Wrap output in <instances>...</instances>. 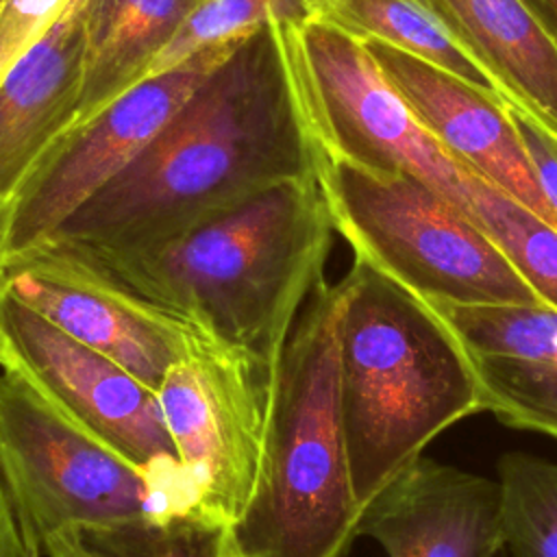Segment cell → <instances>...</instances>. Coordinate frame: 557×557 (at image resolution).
I'll return each instance as SVG.
<instances>
[{
	"label": "cell",
	"mask_w": 557,
	"mask_h": 557,
	"mask_svg": "<svg viewBox=\"0 0 557 557\" xmlns=\"http://www.w3.org/2000/svg\"><path fill=\"white\" fill-rule=\"evenodd\" d=\"M44 557H244L231 522L196 509L54 533Z\"/></svg>",
	"instance_id": "cell-18"
},
{
	"label": "cell",
	"mask_w": 557,
	"mask_h": 557,
	"mask_svg": "<svg viewBox=\"0 0 557 557\" xmlns=\"http://www.w3.org/2000/svg\"><path fill=\"white\" fill-rule=\"evenodd\" d=\"M200 2L89 0L85 78L74 126L91 120L124 91L141 83L161 50Z\"/></svg>",
	"instance_id": "cell-17"
},
{
	"label": "cell",
	"mask_w": 557,
	"mask_h": 557,
	"mask_svg": "<svg viewBox=\"0 0 557 557\" xmlns=\"http://www.w3.org/2000/svg\"><path fill=\"white\" fill-rule=\"evenodd\" d=\"M337 285L339 411L363 509L483 400L463 348L424 298L357 257Z\"/></svg>",
	"instance_id": "cell-3"
},
{
	"label": "cell",
	"mask_w": 557,
	"mask_h": 557,
	"mask_svg": "<svg viewBox=\"0 0 557 557\" xmlns=\"http://www.w3.org/2000/svg\"><path fill=\"white\" fill-rule=\"evenodd\" d=\"M524 2L557 39V0H524Z\"/></svg>",
	"instance_id": "cell-26"
},
{
	"label": "cell",
	"mask_w": 557,
	"mask_h": 557,
	"mask_svg": "<svg viewBox=\"0 0 557 557\" xmlns=\"http://www.w3.org/2000/svg\"><path fill=\"white\" fill-rule=\"evenodd\" d=\"M333 233L313 174L272 185L150 246L85 248L272 387L296 318L324 278Z\"/></svg>",
	"instance_id": "cell-2"
},
{
	"label": "cell",
	"mask_w": 557,
	"mask_h": 557,
	"mask_svg": "<svg viewBox=\"0 0 557 557\" xmlns=\"http://www.w3.org/2000/svg\"><path fill=\"white\" fill-rule=\"evenodd\" d=\"M496 474L509 555L557 557V463L529 453H505Z\"/></svg>",
	"instance_id": "cell-21"
},
{
	"label": "cell",
	"mask_w": 557,
	"mask_h": 557,
	"mask_svg": "<svg viewBox=\"0 0 557 557\" xmlns=\"http://www.w3.org/2000/svg\"><path fill=\"white\" fill-rule=\"evenodd\" d=\"M0 557H39L26 548L15 509L0 476Z\"/></svg>",
	"instance_id": "cell-25"
},
{
	"label": "cell",
	"mask_w": 557,
	"mask_h": 557,
	"mask_svg": "<svg viewBox=\"0 0 557 557\" xmlns=\"http://www.w3.org/2000/svg\"><path fill=\"white\" fill-rule=\"evenodd\" d=\"M239 44L207 48L170 72L148 76L54 141L9 200L4 259L50 239L120 176Z\"/></svg>",
	"instance_id": "cell-10"
},
{
	"label": "cell",
	"mask_w": 557,
	"mask_h": 557,
	"mask_svg": "<svg viewBox=\"0 0 557 557\" xmlns=\"http://www.w3.org/2000/svg\"><path fill=\"white\" fill-rule=\"evenodd\" d=\"M0 476L26 548L39 557L48 537L74 527L120 524L191 509L183 492L126 461L4 370Z\"/></svg>",
	"instance_id": "cell-7"
},
{
	"label": "cell",
	"mask_w": 557,
	"mask_h": 557,
	"mask_svg": "<svg viewBox=\"0 0 557 557\" xmlns=\"http://www.w3.org/2000/svg\"><path fill=\"white\" fill-rule=\"evenodd\" d=\"M311 13L309 0H202L161 50L148 76L170 72L207 48L239 44L272 22H296Z\"/></svg>",
	"instance_id": "cell-22"
},
{
	"label": "cell",
	"mask_w": 557,
	"mask_h": 557,
	"mask_svg": "<svg viewBox=\"0 0 557 557\" xmlns=\"http://www.w3.org/2000/svg\"><path fill=\"white\" fill-rule=\"evenodd\" d=\"M72 0H0V76L65 11Z\"/></svg>",
	"instance_id": "cell-23"
},
{
	"label": "cell",
	"mask_w": 557,
	"mask_h": 557,
	"mask_svg": "<svg viewBox=\"0 0 557 557\" xmlns=\"http://www.w3.org/2000/svg\"><path fill=\"white\" fill-rule=\"evenodd\" d=\"M315 181L352 257L429 302H542L500 248L450 200L405 172L315 152Z\"/></svg>",
	"instance_id": "cell-5"
},
{
	"label": "cell",
	"mask_w": 557,
	"mask_h": 557,
	"mask_svg": "<svg viewBox=\"0 0 557 557\" xmlns=\"http://www.w3.org/2000/svg\"><path fill=\"white\" fill-rule=\"evenodd\" d=\"M366 46L424 128L457 163L557 228L507 102L389 44L366 39Z\"/></svg>",
	"instance_id": "cell-12"
},
{
	"label": "cell",
	"mask_w": 557,
	"mask_h": 557,
	"mask_svg": "<svg viewBox=\"0 0 557 557\" xmlns=\"http://www.w3.org/2000/svg\"><path fill=\"white\" fill-rule=\"evenodd\" d=\"M496 81L507 104L557 137V39L524 0H413Z\"/></svg>",
	"instance_id": "cell-16"
},
{
	"label": "cell",
	"mask_w": 557,
	"mask_h": 557,
	"mask_svg": "<svg viewBox=\"0 0 557 557\" xmlns=\"http://www.w3.org/2000/svg\"><path fill=\"white\" fill-rule=\"evenodd\" d=\"M7 211H9V202L0 198V265L4 261V235H7Z\"/></svg>",
	"instance_id": "cell-27"
},
{
	"label": "cell",
	"mask_w": 557,
	"mask_h": 557,
	"mask_svg": "<svg viewBox=\"0 0 557 557\" xmlns=\"http://www.w3.org/2000/svg\"><path fill=\"white\" fill-rule=\"evenodd\" d=\"M0 370L146 474L191 496L157 392L0 289Z\"/></svg>",
	"instance_id": "cell-8"
},
{
	"label": "cell",
	"mask_w": 557,
	"mask_h": 557,
	"mask_svg": "<svg viewBox=\"0 0 557 557\" xmlns=\"http://www.w3.org/2000/svg\"><path fill=\"white\" fill-rule=\"evenodd\" d=\"M463 213L500 248L537 298L557 309V228L470 170Z\"/></svg>",
	"instance_id": "cell-20"
},
{
	"label": "cell",
	"mask_w": 557,
	"mask_h": 557,
	"mask_svg": "<svg viewBox=\"0 0 557 557\" xmlns=\"http://www.w3.org/2000/svg\"><path fill=\"white\" fill-rule=\"evenodd\" d=\"M313 13L359 39H374L437 65L490 98L507 102L487 74L448 33L413 0H311Z\"/></svg>",
	"instance_id": "cell-19"
},
{
	"label": "cell",
	"mask_w": 557,
	"mask_h": 557,
	"mask_svg": "<svg viewBox=\"0 0 557 557\" xmlns=\"http://www.w3.org/2000/svg\"><path fill=\"white\" fill-rule=\"evenodd\" d=\"M359 535L387 557H500L498 481L420 455L363 507Z\"/></svg>",
	"instance_id": "cell-13"
},
{
	"label": "cell",
	"mask_w": 557,
	"mask_h": 557,
	"mask_svg": "<svg viewBox=\"0 0 557 557\" xmlns=\"http://www.w3.org/2000/svg\"><path fill=\"white\" fill-rule=\"evenodd\" d=\"M429 305L463 348L483 411L513 429L557 437V309L546 302Z\"/></svg>",
	"instance_id": "cell-14"
},
{
	"label": "cell",
	"mask_w": 557,
	"mask_h": 557,
	"mask_svg": "<svg viewBox=\"0 0 557 557\" xmlns=\"http://www.w3.org/2000/svg\"><path fill=\"white\" fill-rule=\"evenodd\" d=\"M87 4L89 0H72L0 76V198L7 202L76 122L85 78Z\"/></svg>",
	"instance_id": "cell-15"
},
{
	"label": "cell",
	"mask_w": 557,
	"mask_h": 557,
	"mask_svg": "<svg viewBox=\"0 0 557 557\" xmlns=\"http://www.w3.org/2000/svg\"><path fill=\"white\" fill-rule=\"evenodd\" d=\"M270 385L242 359L202 342L157 389L191 509L235 522L248 505L263 448Z\"/></svg>",
	"instance_id": "cell-11"
},
{
	"label": "cell",
	"mask_w": 557,
	"mask_h": 557,
	"mask_svg": "<svg viewBox=\"0 0 557 557\" xmlns=\"http://www.w3.org/2000/svg\"><path fill=\"white\" fill-rule=\"evenodd\" d=\"M0 289L74 339L107 355L154 392L205 339L124 285L83 244L52 237L0 265Z\"/></svg>",
	"instance_id": "cell-9"
},
{
	"label": "cell",
	"mask_w": 557,
	"mask_h": 557,
	"mask_svg": "<svg viewBox=\"0 0 557 557\" xmlns=\"http://www.w3.org/2000/svg\"><path fill=\"white\" fill-rule=\"evenodd\" d=\"M313 174L315 150L272 22L246 37L144 152L52 237L98 250L141 248Z\"/></svg>",
	"instance_id": "cell-1"
},
{
	"label": "cell",
	"mask_w": 557,
	"mask_h": 557,
	"mask_svg": "<svg viewBox=\"0 0 557 557\" xmlns=\"http://www.w3.org/2000/svg\"><path fill=\"white\" fill-rule=\"evenodd\" d=\"M313 150L374 172H405L463 211L468 170L424 128L366 41L311 13L274 22Z\"/></svg>",
	"instance_id": "cell-6"
},
{
	"label": "cell",
	"mask_w": 557,
	"mask_h": 557,
	"mask_svg": "<svg viewBox=\"0 0 557 557\" xmlns=\"http://www.w3.org/2000/svg\"><path fill=\"white\" fill-rule=\"evenodd\" d=\"M309 4H311V0H309ZM311 9H313V7H311Z\"/></svg>",
	"instance_id": "cell-28"
},
{
	"label": "cell",
	"mask_w": 557,
	"mask_h": 557,
	"mask_svg": "<svg viewBox=\"0 0 557 557\" xmlns=\"http://www.w3.org/2000/svg\"><path fill=\"white\" fill-rule=\"evenodd\" d=\"M339 285L309 294L265 407L257 483L231 524L244 557H344L359 535L339 411Z\"/></svg>",
	"instance_id": "cell-4"
},
{
	"label": "cell",
	"mask_w": 557,
	"mask_h": 557,
	"mask_svg": "<svg viewBox=\"0 0 557 557\" xmlns=\"http://www.w3.org/2000/svg\"><path fill=\"white\" fill-rule=\"evenodd\" d=\"M509 113L524 144L533 176L557 218V137L529 113L509 104Z\"/></svg>",
	"instance_id": "cell-24"
}]
</instances>
